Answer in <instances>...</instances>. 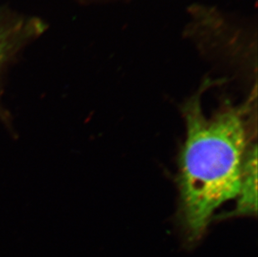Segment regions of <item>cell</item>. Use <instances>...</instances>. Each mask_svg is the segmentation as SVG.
<instances>
[{"label":"cell","mask_w":258,"mask_h":257,"mask_svg":"<svg viewBox=\"0 0 258 257\" xmlns=\"http://www.w3.org/2000/svg\"><path fill=\"white\" fill-rule=\"evenodd\" d=\"M183 104L185 139L178 160L179 219L186 242L195 245L217 209L236 198L249 142L252 99L240 105L225 102L207 116L202 92Z\"/></svg>","instance_id":"obj_1"},{"label":"cell","mask_w":258,"mask_h":257,"mask_svg":"<svg viewBox=\"0 0 258 257\" xmlns=\"http://www.w3.org/2000/svg\"><path fill=\"white\" fill-rule=\"evenodd\" d=\"M236 206L226 217L253 216L257 213V146L250 144L244 160Z\"/></svg>","instance_id":"obj_2"},{"label":"cell","mask_w":258,"mask_h":257,"mask_svg":"<svg viewBox=\"0 0 258 257\" xmlns=\"http://www.w3.org/2000/svg\"><path fill=\"white\" fill-rule=\"evenodd\" d=\"M42 29L40 23L0 17V71L23 44Z\"/></svg>","instance_id":"obj_3"}]
</instances>
